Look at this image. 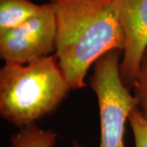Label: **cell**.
Listing matches in <instances>:
<instances>
[{
    "label": "cell",
    "mask_w": 147,
    "mask_h": 147,
    "mask_svg": "<svg viewBox=\"0 0 147 147\" xmlns=\"http://www.w3.org/2000/svg\"><path fill=\"white\" fill-rule=\"evenodd\" d=\"M56 24V57L71 88L85 86L88 69L111 51L124 49L118 0H50Z\"/></svg>",
    "instance_id": "1"
},
{
    "label": "cell",
    "mask_w": 147,
    "mask_h": 147,
    "mask_svg": "<svg viewBox=\"0 0 147 147\" xmlns=\"http://www.w3.org/2000/svg\"><path fill=\"white\" fill-rule=\"evenodd\" d=\"M71 88L56 56L0 69V115L19 128L52 115Z\"/></svg>",
    "instance_id": "2"
},
{
    "label": "cell",
    "mask_w": 147,
    "mask_h": 147,
    "mask_svg": "<svg viewBox=\"0 0 147 147\" xmlns=\"http://www.w3.org/2000/svg\"><path fill=\"white\" fill-rule=\"evenodd\" d=\"M120 51H111L93 65L90 86L98 100L100 140L99 147H126L123 137L129 115L137 101L120 77ZM72 147H84L74 142Z\"/></svg>",
    "instance_id": "3"
},
{
    "label": "cell",
    "mask_w": 147,
    "mask_h": 147,
    "mask_svg": "<svg viewBox=\"0 0 147 147\" xmlns=\"http://www.w3.org/2000/svg\"><path fill=\"white\" fill-rule=\"evenodd\" d=\"M57 24L53 4L20 26L0 34V57L5 63H30L56 51Z\"/></svg>",
    "instance_id": "4"
},
{
    "label": "cell",
    "mask_w": 147,
    "mask_h": 147,
    "mask_svg": "<svg viewBox=\"0 0 147 147\" xmlns=\"http://www.w3.org/2000/svg\"><path fill=\"white\" fill-rule=\"evenodd\" d=\"M118 7L125 38L120 77L131 90L147 48V0H118Z\"/></svg>",
    "instance_id": "5"
},
{
    "label": "cell",
    "mask_w": 147,
    "mask_h": 147,
    "mask_svg": "<svg viewBox=\"0 0 147 147\" xmlns=\"http://www.w3.org/2000/svg\"><path fill=\"white\" fill-rule=\"evenodd\" d=\"M42 9L30 0H0V34L20 26Z\"/></svg>",
    "instance_id": "6"
},
{
    "label": "cell",
    "mask_w": 147,
    "mask_h": 147,
    "mask_svg": "<svg viewBox=\"0 0 147 147\" xmlns=\"http://www.w3.org/2000/svg\"><path fill=\"white\" fill-rule=\"evenodd\" d=\"M57 135L51 129H42L35 123L19 128L11 137L10 147H54Z\"/></svg>",
    "instance_id": "7"
},
{
    "label": "cell",
    "mask_w": 147,
    "mask_h": 147,
    "mask_svg": "<svg viewBox=\"0 0 147 147\" xmlns=\"http://www.w3.org/2000/svg\"><path fill=\"white\" fill-rule=\"evenodd\" d=\"M132 90L137 101V109L147 119V48L142 57Z\"/></svg>",
    "instance_id": "8"
},
{
    "label": "cell",
    "mask_w": 147,
    "mask_h": 147,
    "mask_svg": "<svg viewBox=\"0 0 147 147\" xmlns=\"http://www.w3.org/2000/svg\"><path fill=\"white\" fill-rule=\"evenodd\" d=\"M128 122L133 133L135 147H147V119L137 108L131 112Z\"/></svg>",
    "instance_id": "9"
}]
</instances>
